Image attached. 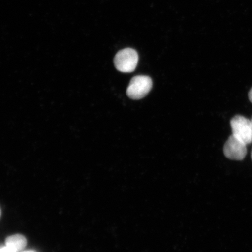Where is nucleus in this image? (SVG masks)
I'll return each instance as SVG.
<instances>
[{
	"instance_id": "obj_1",
	"label": "nucleus",
	"mask_w": 252,
	"mask_h": 252,
	"mask_svg": "<svg viewBox=\"0 0 252 252\" xmlns=\"http://www.w3.org/2000/svg\"><path fill=\"white\" fill-rule=\"evenodd\" d=\"M138 62V53L136 50L131 48L120 50L114 59L116 68L125 73L134 71L137 67Z\"/></svg>"
},
{
	"instance_id": "obj_2",
	"label": "nucleus",
	"mask_w": 252,
	"mask_h": 252,
	"mask_svg": "<svg viewBox=\"0 0 252 252\" xmlns=\"http://www.w3.org/2000/svg\"><path fill=\"white\" fill-rule=\"evenodd\" d=\"M153 87L151 78L146 75H137L131 79L127 89V96L132 99L143 98Z\"/></svg>"
},
{
	"instance_id": "obj_3",
	"label": "nucleus",
	"mask_w": 252,
	"mask_h": 252,
	"mask_svg": "<svg viewBox=\"0 0 252 252\" xmlns=\"http://www.w3.org/2000/svg\"><path fill=\"white\" fill-rule=\"evenodd\" d=\"M232 135L247 145L252 142L251 121L243 116L236 115L231 121Z\"/></svg>"
},
{
	"instance_id": "obj_4",
	"label": "nucleus",
	"mask_w": 252,
	"mask_h": 252,
	"mask_svg": "<svg viewBox=\"0 0 252 252\" xmlns=\"http://www.w3.org/2000/svg\"><path fill=\"white\" fill-rule=\"evenodd\" d=\"M247 146L243 141L232 135L224 145L223 153L230 159L243 160L247 153Z\"/></svg>"
},
{
	"instance_id": "obj_5",
	"label": "nucleus",
	"mask_w": 252,
	"mask_h": 252,
	"mask_svg": "<svg viewBox=\"0 0 252 252\" xmlns=\"http://www.w3.org/2000/svg\"><path fill=\"white\" fill-rule=\"evenodd\" d=\"M6 245L15 252L23 250L26 247L27 241L23 235L17 234L9 236L6 239Z\"/></svg>"
},
{
	"instance_id": "obj_6",
	"label": "nucleus",
	"mask_w": 252,
	"mask_h": 252,
	"mask_svg": "<svg viewBox=\"0 0 252 252\" xmlns=\"http://www.w3.org/2000/svg\"><path fill=\"white\" fill-rule=\"evenodd\" d=\"M0 252H15L13 250H12L11 249L8 247H4L0 248Z\"/></svg>"
},
{
	"instance_id": "obj_7",
	"label": "nucleus",
	"mask_w": 252,
	"mask_h": 252,
	"mask_svg": "<svg viewBox=\"0 0 252 252\" xmlns=\"http://www.w3.org/2000/svg\"><path fill=\"white\" fill-rule=\"evenodd\" d=\"M249 98H250V101L252 103V88L249 93Z\"/></svg>"
},
{
	"instance_id": "obj_8",
	"label": "nucleus",
	"mask_w": 252,
	"mask_h": 252,
	"mask_svg": "<svg viewBox=\"0 0 252 252\" xmlns=\"http://www.w3.org/2000/svg\"><path fill=\"white\" fill-rule=\"evenodd\" d=\"M251 158H252V153H251Z\"/></svg>"
},
{
	"instance_id": "obj_9",
	"label": "nucleus",
	"mask_w": 252,
	"mask_h": 252,
	"mask_svg": "<svg viewBox=\"0 0 252 252\" xmlns=\"http://www.w3.org/2000/svg\"><path fill=\"white\" fill-rule=\"evenodd\" d=\"M0 216H1V210H0Z\"/></svg>"
},
{
	"instance_id": "obj_10",
	"label": "nucleus",
	"mask_w": 252,
	"mask_h": 252,
	"mask_svg": "<svg viewBox=\"0 0 252 252\" xmlns=\"http://www.w3.org/2000/svg\"><path fill=\"white\" fill-rule=\"evenodd\" d=\"M251 123H252V120H251Z\"/></svg>"
},
{
	"instance_id": "obj_11",
	"label": "nucleus",
	"mask_w": 252,
	"mask_h": 252,
	"mask_svg": "<svg viewBox=\"0 0 252 252\" xmlns=\"http://www.w3.org/2000/svg\"></svg>"
}]
</instances>
